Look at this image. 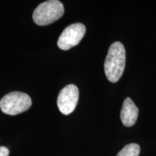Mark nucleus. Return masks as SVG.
<instances>
[{"label": "nucleus", "instance_id": "1", "mask_svg": "<svg viewBox=\"0 0 156 156\" xmlns=\"http://www.w3.org/2000/svg\"><path fill=\"white\" fill-rule=\"evenodd\" d=\"M126 63V52L124 45L114 42L108 48L104 63V71L111 83H116L123 75Z\"/></svg>", "mask_w": 156, "mask_h": 156}, {"label": "nucleus", "instance_id": "2", "mask_svg": "<svg viewBox=\"0 0 156 156\" xmlns=\"http://www.w3.org/2000/svg\"><path fill=\"white\" fill-rule=\"evenodd\" d=\"M64 12V5L58 0H49L39 5L33 13L36 24L44 26L51 24L62 17Z\"/></svg>", "mask_w": 156, "mask_h": 156}, {"label": "nucleus", "instance_id": "3", "mask_svg": "<svg viewBox=\"0 0 156 156\" xmlns=\"http://www.w3.org/2000/svg\"><path fill=\"white\" fill-rule=\"evenodd\" d=\"M32 101L25 93L14 91L5 95L0 101V108L6 114L15 116L30 108Z\"/></svg>", "mask_w": 156, "mask_h": 156}, {"label": "nucleus", "instance_id": "4", "mask_svg": "<svg viewBox=\"0 0 156 156\" xmlns=\"http://www.w3.org/2000/svg\"><path fill=\"white\" fill-rule=\"evenodd\" d=\"M85 26L82 23H74L67 26L58 39L57 45L62 50H69L77 46L85 36Z\"/></svg>", "mask_w": 156, "mask_h": 156}, {"label": "nucleus", "instance_id": "5", "mask_svg": "<svg viewBox=\"0 0 156 156\" xmlns=\"http://www.w3.org/2000/svg\"><path fill=\"white\" fill-rule=\"evenodd\" d=\"M79 99V90L73 84L67 85L60 91L57 98V106L62 114L69 115L77 106Z\"/></svg>", "mask_w": 156, "mask_h": 156}, {"label": "nucleus", "instance_id": "6", "mask_svg": "<svg viewBox=\"0 0 156 156\" xmlns=\"http://www.w3.org/2000/svg\"><path fill=\"white\" fill-rule=\"evenodd\" d=\"M139 114V109L134 104L130 98H126L123 103V106L121 110V120L124 126H133L137 119Z\"/></svg>", "mask_w": 156, "mask_h": 156}, {"label": "nucleus", "instance_id": "7", "mask_svg": "<svg viewBox=\"0 0 156 156\" xmlns=\"http://www.w3.org/2000/svg\"><path fill=\"white\" fill-rule=\"evenodd\" d=\"M140 147L139 145L131 143L126 145L116 156H139Z\"/></svg>", "mask_w": 156, "mask_h": 156}, {"label": "nucleus", "instance_id": "8", "mask_svg": "<svg viewBox=\"0 0 156 156\" xmlns=\"http://www.w3.org/2000/svg\"><path fill=\"white\" fill-rule=\"evenodd\" d=\"M9 154V151L7 147L0 146V156H8Z\"/></svg>", "mask_w": 156, "mask_h": 156}]
</instances>
